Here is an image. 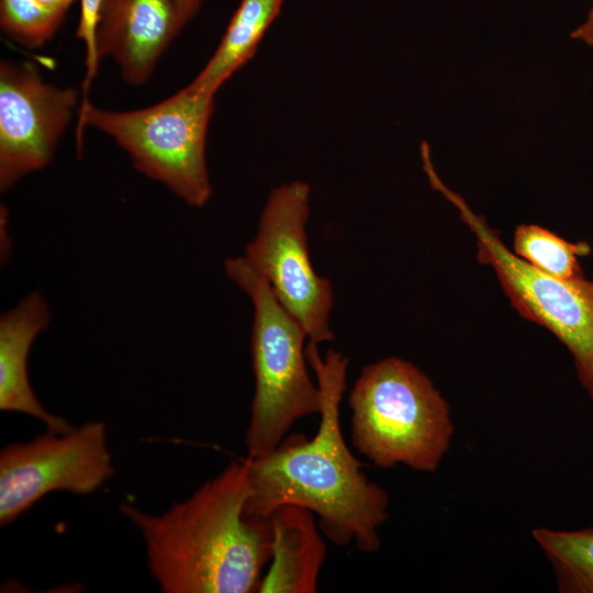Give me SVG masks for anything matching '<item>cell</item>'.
Here are the masks:
<instances>
[{
  "mask_svg": "<svg viewBox=\"0 0 593 593\" xmlns=\"http://www.w3.org/2000/svg\"><path fill=\"white\" fill-rule=\"evenodd\" d=\"M515 254L552 277L571 280L583 277L578 256L589 254L585 243H570L539 225H519L514 234Z\"/></svg>",
  "mask_w": 593,
  "mask_h": 593,
  "instance_id": "15",
  "label": "cell"
},
{
  "mask_svg": "<svg viewBox=\"0 0 593 593\" xmlns=\"http://www.w3.org/2000/svg\"><path fill=\"white\" fill-rule=\"evenodd\" d=\"M246 458L232 461L161 514L131 503L120 512L138 529L148 567L164 593H250L271 559L269 521L245 518Z\"/></svg>",
  "mask_w": 593,
  "mask_h": 593,
  "instance_id": "2",
  "label": "cell"
},
{
  "mask_svg": "<svg viewBox=\"0 0 593 593\" xmlns=\"http://www.w3.org/2000/svg\"><path fill=\"white\" fill-rule=\"evenodd\" d=\"M101 0H80V18L77 27L86 48V78L83 89L87 93L90 82L97 75L100 58L97 49V25Z\"/></svg>",
  "mask_w": 593,
  "mask_h": 593,
  "instance_id": "17",
  "label": "cell"
},
{
  "mask_svg": "<svg viewBox=\"0 0 593 593\" xmlns=\"http://www.w3.org/2000/svg\"><path fill=\"white\" fill-rule=\"evenodd\" d=\"M40 4L45 7L48 10L66 14L68 8L74 0H36Z\"/></svg>",
  "mask_w": 593,
  "mask_h": 593,
  "instance_id": "20",
  "label": "cell"
},
{
  "mask_svg": "<svg viewBox=\"0 0 593 593\" xmlns=\"http://www.w3.org/2000/svg\"><path fill=\"white\" fill-rule=\"evenodd\" d=\"M181 27L172 0H101L98 56L112 57L128 83H145Z\"/></svg>",
  "mask_w": 593,
  "mask_h": 593,
  "instance_id": "10",
  "label": "cell"
},
{
  "mask_svg": "<svg viewBox=\"0 0 593 593\" xmlns=\"http://www.w3.org/2000/svg\"><path fill=\"white\" fill-rule=\"evenodd\" d=\"M313 514L293 504L281 505L270 514L271 563L258 592H316L326 545Z\"/></svg>",
  "mask_w": 593,
  "mask_h": 593,
  "instance_id": "12",
  "label": "cell"
},
{
  "mask_svg": "<svg viewBox=\"0 0 593 593\" xmlns=\"http://www.w3.org/2000/svg\"><path fill=\"white\" fill-rule=\"evenodd\" d=\"M52 321L44 295L34 290L0 317V410L29 415L47 430L65 433L72 426L48 412L36 398L29 377L27 359L36 337Z\"/></svg>",
  "mask_w": 593,
  "mask_h": 593,
  "instance_id": "11",
  "label": "cell"
},
{
  "mask_svg": "<svg viewBox=\"0 0 593 593\" xmlns=\"http://www.w3.org/2000/svg\"><path fill=\"white\" fill-rule=\"evenodd\" d=\"M570 36L593 46V8L590 10L586 21L573 30Z\"/></svg>",
  "mask_w": 593,
  "mask_h": 593,
  "instance_id": "19",
  "label": "cell"
},
{
  "mask_svg": "<svg viewBox=\"0 0 593 593\" xmlns=\"http://www.w3.org/2000/svg\"><path fill=\"white\" fill-rule=\"evenodd\" d=\"M77 91L42 79L32 65H0V190L44 168L77 103Z\"/></svg>",
  "mask_w": 593,
  "mask_h": 593,
  "instance_id": "9",
  "label": "cell"
},
{
  "mask_svg": "<svg viewBox=\"0 0 593 593\" xmlns=\"http://www.w3.org/2000/svg\"><path fill=\"white\" fill-rule=\"evenodd\" d=\"M533 538L549 560L562 593H593V526L577 530L535 528Z\"/></svg>",
  "mask_w": 593,
  "mask_h": 593,
  "instance_id": "14",
  "label": "cell"
},
{
  "mask_svg": "<svg viewBox=\"0 0 593 593\" xmlns=\"http://www.w3.org/2000/svg\"><path fill=\"white\" fill-rule=\"evenodd\" d=\"M178 19L183 26L199 10L202 0H172Z\"/></svg>",
  "mask_w": 593,
  "mask_h": 593,
  "instance_id": "18",
  "label": "cell"
},
{
  "mask_svg": "<svg viewBox=\"0 0 593 593\" xmlns=\"http://www.w3.org/2000/svg\"><path fill=\"white\" fill-rule=\"evenodd\" d=\"M214 96L188 85L156 104L130 111L103 110L83 99L77 147L82 146L85 126H92L124 148L143 175L201 208L212 193L205 146Z\"/></svg>",
  "mask_w": 593,
  "mask_h": 593,
  "instance_id": "5",
  "label": "cell"
},
{
  "mask_svg": "<svg viewBox=\"0 0 593 593\" xmlns=\"http://www.w3.org/2000/svg\"><path fill=\"white\" fill-rule=\"evenodd\" d=\"M65 14L54 12L36 0H0V24L15 42L36 48L49 41Z\"/></svg>",
  "mask_w": 593,
  "mask_h": 593,
  "instance_id": "16",
  "label": "cell"
},
{
  "mask_svg": "<svg viewBox=\"0 0 593 593\" xmlns=\"http://www.w3.org/2000/svg\"><path fill=\"white\" fill-rule=\"evenodd\" d=\"M309 200L310 187L303 181L273 189L243 257L268 282L309 340L320 344L334 338L329 327L334 293L331 281L316 273L310 259Z\"/></svg>",
  "mask_w": 593,
  "mask_h": 593,
  "instance_id": "7",
  "label": "cell"
},
{
  "mask_svg": "<svg viewBox=\"0 0 593 593\" xmlns=\"http://www.w3.org/2000/svg\"><path fill=\"white\" fill-rule=\"evenodd\" d=\"M114 474L102 421L65 433L47 430L0 452V525L5 526L44 495L66 491L87 495Z\"/></svg>",
  "mask_w": 593,
  "mask_h": 593,
  "instance_id": "8",
  "label": "cell"
},
{
  "mask_svg": "<svg viewBox=\"0 0 593 593\" xmlns=\"http://www.w3.org/2000/svg\"><path fill=\"white\" fill-rule=\"evenodd\" d=\"M305 355L321 392L318 429L311 439L293 434L262 457H246L249 493L244 516L268 521L281 505H300L318 516L320 529L336 546L354 541L360 552H377L389 495L367 478L343 436L339 405L348 359L333 349L322 357L312 340Z\"/></svg>",
  "mask_w": 593,
  "mask_h": 593,
  "instance_id": "1",
  "label": "cell"
},
{
  "mask_svg": "<svg viewBox=\"0 0 593 593\" xmlns=\"http://www.w3.org/2000/svg\"><path fill=\"white\" fill-rule=\"evenodd\" d=\"M351 441L380 468L434 472L450 447L446 400L412 362L398 357L362 368L349 393Z\"/></svg>",
  "mask_w": 593,
  "mask_h": 593,
  "instance_id": "3",
  "label": "cell"
},
{
  "mask_svg": "<svg viewBox=\"0 0 593 593\" xmlns=\"http://www.w3.org/2000/svg\"><path fill=\"white\" fill-rule=\"evenodd\" d=\"M282 0H242L214 54L189 86L215 94L254 55Z\"/></svg>",
  "mask_w": 593,
  "mask_h": 593,
  "instance_id": "13",
  "label": "cell"
},
{
  "mask_svg": "<svg viewBox=\"0 0 593 593\" xmlns=\"http://www.w3.org/2000/svg\"><path fill=\"white\" fill-rule=\"evenodd\" d=\"M421 156L433 189L455 205L474 234L480 262L494 269L521 315L549 329L568 348L579 380L593 400V281L552 277L507 249L485 219L441 181L428 145L421 147Z\"/></svg>",
  "mask_w": 593,
  "mask_h": 593,
  "instance_id": "6",
  "label": "cell"
},
{
  "mask_svg": "<svg viewBox=\"0 0 593 593\" xmlns=\"http://www.w3.org/2000/svg\"><path fill=\"white\" fill-rule=\"evenodd\" d=\"M224 268L254 305L255 394L245 443L247 457L259 458L275 450L296 421L320 414L321 392L307 371V335L300 323L243 256L226 259Z\"/></svg>",
  "mask_w": 593,
  "mask_h": 593,
  "instance_id": "4",
  "label": "cell"
}]
</instances>
